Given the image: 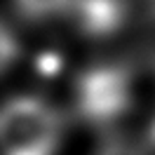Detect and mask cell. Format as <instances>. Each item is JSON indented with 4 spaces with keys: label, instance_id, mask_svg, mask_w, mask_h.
<instances>
[{
    "label": "cell",
    "instance_id": "6da1fadb",
    "mask_svg": "<svg viewBox=\"0 0 155 155\" xmlns=\"http://www.w3.org/2000/svg\"><path fill=\"white\" fill-rule=\"evenodd\" d=\"M61 134L57 110L38 97L0 104V155H52Z\"/></svg>",
    "mask_w": 155,
    "mask_h": 155
},
{
    "label": "cell",
    "instance_id": "277c9868",
    "mask_svg": "<svg viewBox=\"0 0 155 155\" xmlns=\"http://www.w3.org/2000/svg\"><path fill=\"white\" fill-rule=\"evenodd\" d=\"M17 52H19V42L14 33L7 28L5 21H0V73H5L12 66V61L17 59Z\"/></svg>",
    "mask_w": 155,
    "mask_h": 155
},
{
    "label": "cell",
    "instance_id": "5b68a950",
    "mask_svg": "<svg viewBox=\"0 0 155 155\" xmlns=\"http://www.w3.org/2000/svg\"><path fill=\"white\" fill-rule=\"evenodd\" d=\"M104 155H136V153L129 150V148H125V146H110Z\"/></svg>",
    "mask_w": 155,
    "mask_h": 155
},
{
    "label": "cell",
    "instance_id": "3957f363",
    "mask_svg": "<svg viewBox=\"0 0 155 155\" xmlns=\"http://www.w3.org/2000/svg\"><path fill=\"white\" fill-rule=\"evenodd\" d=\"M17 5L31 17H52L68 10L73 0H17Z\"/></svg>",
    "mask_w": 155,
    "mask_h": 155
},
{
    "label": "cell",
    "instance_id": "7a4b0ae2",
    "mask_svg": "<svg viewBox=\"0 0 155 155\" xmlns=\"http://www.w3.org/2000/svg\"><path fill=\"white\" fill-rule=\"evenodd\" d=\"M80 108L92 120L120 115L127 106V78L117 68L92 71L80 85Z\"/></svg>",
    "mask_w": 155,
    "mask_h": 155
}]
</instances>
